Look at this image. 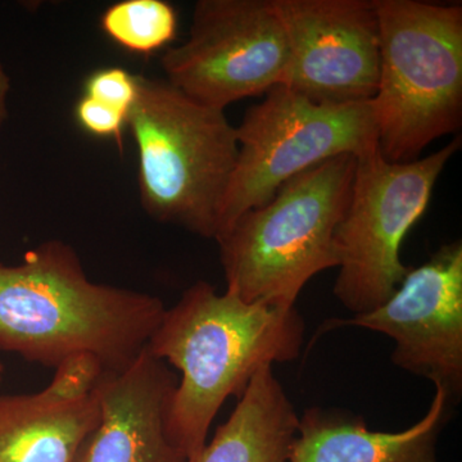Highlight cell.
Returning <instances> with one entry per match:
<instances>
[{"label": "cell", "mask_w": 462, "mask_h": 462, "mask_svg": "<svg viewBox=\"0 0 462 462\" xmlns=\"http://www.w3.org/2000/svg\"><path fill=\"white\" fill-rule=\"evenodd\" d=\"M298 418L273 374L261 367L211 442L187 462H289Z\"/></svg>", "instance_id": "obj_14"}, {"label": "cell", "mask_w": 462, "mask_h": 462, "mask_svg": "<svg viewBox=\"0 0 462 462\" xmlns=\"http://www.w3.org/2000/svg\"><path fill=\"white\" fill-rule=\"evenodd\" d=\"M460 145L457 138L404 163L389 162L379 147L357 157L351 197L334 236L339 260L334 296L355 315L382 306L411 269L401 261V245Z\"/></svg>", "instance_id": "obj_6"}, {"label": "cell", "mask_w": 462, "mask_h": 462, "mask_svg": "<svg viewBox=\"0 0 462 462\" xmlns=\"http://www.w3.org/2000/svg\"><path fill=\"white\" fill-rule=\"evenodd\" d=\"M106 373L93 356H75L42 391L0 396V462H76L98 422Z\"/></svg>", "instance_id": "obj_11"}, {"label": "cell", "mask_w": 462, "mask_h": 462, "mask_svg": "<svg viewBox=\"0 0 462 462\" xmlns=\"http://www.w3.org/2000/svg\"><path fill=\"white\" fill-rule=\"evenodd\" d=\"M138 76L127 125L138 151L139 196L157 223L215 239L238 158L223 109L189 98L166 79Z\"/></svg>", "instance_id": "obj_4"}, {"label": "cell", "mask_w": 462, "mask_h": 462, "mask_svg": "<svg viewBox=\"0 0 462 462\" xmlns=\"http://www.w3.org/2000/svg\"><path fill=\"white\" fill-rule=\"evenodd\" d=\"M305 338L297 311L245 303L197 282L166 310L148 349L180 370L167 415V437L190 460L230 396L242 397L261 367L296 360Z\"/></svg>", "instance_id": "obj_2"}, {"label": "cell", "mask_w": 462, "mask_h": 462, "mask_svg": "<svg viewBox=\"0 0 462 462\" xmlns=\"http://www.w3.org/2000/svg\"><path fill=\"white\" fill-rule=\"evenodd\" d=\"M11 93V78L0 60V125L8 117V97Z\"/></svg>", "instance_id": "obj_18"}, {"label": "cell", "mask_w": 462, "mask_h": 462, "mask_svg": "<svg viewBox=\"0 0 462 462\" xmlns=\"http://www.w3.org/2000/svg\"><path fill=\"white\" fill-rule=\"evenodd\" d=\"M291 45L284 87L319 105L370 102L380 74L375 0H275Z\"/></svg>", "instance_id": "obj_10"}, {"label": "cell", "mask_w": 462, "mask_h": 462, "mask_svg": "<svg viewBox=\"0 0 462 462\" xmlns=\"http://www.w3.org/2000/svg\"><path fill=\"white\" fill-rule=\"evenodd\" d=\"M84 96L129 116L138 97V76L121 67L97 69L85 80Z\"/></svg>", "instance_id": "obj_16"}, {"label": "cell", "mask_w": 462, "mask_h": 462, "mask_svg": "<svg viewBox=\"0 0 462 462\" xmlns=\"http://www.w3.org/2000/svg\"><path fill=\"white\" fill-rule=\"evenodd\" d=\"M364 328L394 340L392 361L404 372L430 380L452 404L462 394V243L438 249L411 267L397 291L366 314L330 319L316 338L338 328Z\"/></svg>", "instance_id": "obj_9"}, {"label": "cell", "mask_w": 462, "mask_h": 462, "mask_svg": "<svg viewBox=\"0 0 462 462\" xmlns=\"http://www.w3.org/2000/svg\"><path fill=\"white\" fill-rule=\"evenodd\" d=\"M3 373H5V369H3V365L0 363V383H2L3 380Z\"/></svg>", "instance_id": "obj_19"}, {"label": "cell", "mask_w": 462, "mask_h": 462, "mask_svg": "<svg viewBox=\"0 0 462 462\" xmlns=\"http://www.w3.org/2000/svg\"><path fill=\"white\" fill-rule=\"evenodd\" d=\"M357 157L298 173L216 238L226 291L245 303L291 310L319 273L338 267L334 236L351 197Z\"/></svg>", "instance_id": "obj_3"}, {"label": "cell", "mask_w": 462, "mask_h": 462, "mask_svg": "<svg viewBox=\"0 0 462 462\" xmlns=\"http://www.w3.org/2000/svg\"><path fill=\"white\" fill-rule=\"evenodd\" d=\"M452 407L436 387L427 415L397 433L372 431L363 416L346 410L311 407L298 421L289 462H438V438Z\"/></svg>", "instance_id": "obj_13"}, {"label": "cell", "mask_w": 462, "mask_h": 462, "mask_svg": "<svg viewBox=\"0 0 462 462\" xmlns=\"http://www.w3.org/2000/svg\"><path fill=\"white\" fill-rule=\"evenodd\" d=\"M75 117L85 132L91 135L116 138L117 141H120L127 125V116L123 112L87 96L76 105Z\"/></svg>", "instance_id": "obj_17"}, {"label": "cell", "mask_w": 462, "mask_h": 462, "mask_svg": "<svg viewBox=\"0 0 462 462\" xmlns=\"http://www.w3.org/2000/svg\"><path fill=\"white\" fill-rule=\"evenodd\" d=\"M236 130L238 158L216 238L298 173L333 157H358L378 147L370 102L319 105L284 85L267 91Z\"/></svg>", "instance_id": "obj_7"}, {"label": "cell", "mask_w": 462, "mask_h": 462, "mask_svg": "<svg viewBox=\"0 0 462 462\" xmlns=\"http://www.w3.org/2000/svg\"><path fill=\"white\" fill-rule=\"evenodd\" d=\"M380 74L370 100L378 147L389 162L419 160L456 133L462 115V7L375 0Z\"/></svg>", "instance_id": "obj_5"}, {"label": "cell", "mask_w": 462, "mask_h": 462, "mask_svg": "<svg viewBox=\"0 0 462 462\" xmlns=\"http://www.w3.org/2000/svg\"><path fill=\"white\" fill-rule=\"evenodd\" d=\"M179 378L148 346L121 372L99 383L98 422L76 462H187L167 437V415Z\"/></svg>", "instance_id": "obj_12"}, {"label": "cell", "mask_w": 462, "mask_h": 462, "mask_svg": "<svg viewBox=\"0 0 462 462\" xmlns=\"http://www.w3.org/2000/svg\"><path fill=\"white\" fill-rule=\"evenodd\" d=\"M161 65L173 87L223 111L285 85L291 45L275 0H199L189 36Z\"/></svg>", "instance_id": "obj_8"}, {"label": "cell", "mask_w": 462, "mask_h": 462, "mask_svg": "<svg viewBox=\"0 0 462 462\" xmlns=\"http://www.w3.org/2000/svg\"><path fill=\"white\" fill-rule=\"evenodd\" d=\"M100 27L125 50L151 54L175 41L178 14L163 0H124L106 9Z\"/></svg>", "instance_id": "obj_15"}, {"label": "cell", "mask_w": 462, "mask_h": 462, "mask_svg": "<svg viewBox=\"0 0 462 462\" xmlns=\"http://www.w3.org/2000/svg\"><path fill=\"white\" fill-rule=\"evenodd\" d=\"M162 300L91 282L71 245L50 240L14 266L0 263V349L57 367L93 356L121 372L162 320Z\"/></svg>", "instance_id": "obj_1"}]
</instances>
